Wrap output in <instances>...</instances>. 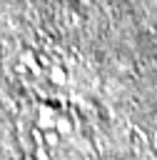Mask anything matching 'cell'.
Segmentation results:
<instances>
[{
  "label": "cell",
  "instance_id": "cell-1",
  "mask_svg": "<svg viewBox=\"0 0 157 160\" xmlns=\"http://www.w3.org/2000/svg\"><path fill=\"white\" fill-rule=\"evenodd\" d=\"M27 138L40 160H82L85 142L77 122L57 100H37L27 112Z\"/></svg>",
  "mask_w": 157,
  "mask_h": 160
}]
</instances>
